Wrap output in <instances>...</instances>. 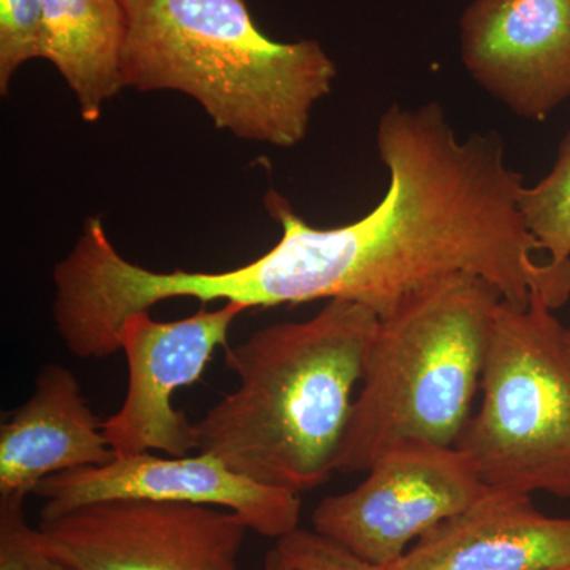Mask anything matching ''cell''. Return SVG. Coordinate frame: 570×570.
Listing matches in <instances>:
<instances>
[{"instance_id":"5b68a950","label":"cell","mask_w":570,"mask_h":570,"mask_svg":"<svg viewBox=\"0 0 570 570\" xmlns=\"http://www.w3.org/2000/svg\"><path fill=\"white\" fill-rule=\"evenodd\" d=\"M489 487L459 448L404 444L379 456L354 490L325 498L314 531L392 568L411 543L474 504Z\"/></svg>"},{"instance_id":"5bb4252c","label":"cell","mask_w":570,"mask_h":570,"mask_svg":"<svg viewBox=\"0 0 570 570\" xmlns=\"http://www.w3.org/2000/svg\"><path fill=\"white\" fill-rule=\"evenodd\" d=\"M43 58L41 0H0V91L22 63Z\"/></svg>"},{"instance_id":"52a82bcc","label":"cell","mask_w":570,"mask_h":570,"mask_svg":"<svg viewBox=\"0 0 570 570\" xmlns=\"http://www.w3.org/2000/svg\"><path fill=\"white\" fill-rule=\"evenodd\" d=\"M245 311L238 303H225L216 311L202 307L183 321L156 322L142 311L122 322L119 347L129 366V385L121 409L102 423L116 456L151 450L184 456L197 450L195 423L175 409V393L198 382Z\"/></svg>"},{"instance_id":"9a60e30c","label":"cell","mask_w":570,"mask_h":570,"mask_svg":"<svg viewBox=\"0 0 570 570\" xmlns=\"http://www.w3.org/2000/svg\"><path fill=\"white\" fill-rule=\"evenodd\" d=\"M24 498H0V570H75L26 521Z\"/></svg>"},{"instance_id":"d6986e66","label":"cell","mask_w":570,"mask_h":570,"mask_svg":"<svg viewBox=\"0 0 570 570\" xmlns=\"http://www.w3.org/2000/svg\"><path fill=\"white\" fill-rule=\"evenodd\" d=\"M551 570H570V564H568V566H562V568L551 569Z\"/></svg>"},{"instance_id":"2e32d148","label":"cell","mask_w":570,"mask_h":570,"mask_svg":"<svg viewBox=\"0 0 570 570\" xmlns=\"http://www.w3.org/2000/svg\"><path fill=\"white\" fill-rule=\"evenodd\" d=\"M276 550L292 570H390L362 560L317 531L302 528L277 539Z\"/></svg>"},{"instance_id":"4fadbf2b","label":"cell","mask_w":570,"mask_h":570,"mask_svg":"<svg viewBox=\"0 0 570 570\" xmlns=\"http://www.w3.org/2000/svg\"><path fill=\"white\" fill-rule=\"evenodd\" d=\"M519 206L528 232L554 265L570 264V130L553 168L535 186L523 187Z\"/></svg>"},{"instance_id":"9c48e42d","label":"cell","mask_w":570,"mask_h":570,"mask_svg":"<svg viewBox=\"0 0 570 570\" xmlns=\"http://www.w3.org/2000/svg\"><path fill=\"white\" fill-rule=\"evenodd\" d=\"M461 59L513 115L542 121L570 97V0H472Z\"/></svg>"},{"instance_id":"30bf717a","label":"cell","mask_w":570,"mask_h":570,"mask_svg":"<svg viewBox=\"0 0 570 570\" xmlns=\"http://www.w3.org/2000/svg\"><path fill=\"white\" fill-rule=\"evenodd\" d=\"M568 564L570 519L543 515L531 494L489 489L389 569L551 570Z\"/></svg>"},{"instance_id":"8fae6325","label":"cell","mask_w":570,"mask_h":570,"mask_svg":"<svg viewBox=\"0 0 570 570\" xmlns=\"http://www.w3.org/2000/svg\"><path fill=\"white\" fill-rule=\"evenodd\" d=\"M69 367H41L32 395L0 426V498H24L45 479L116 459Z\"/></svg>"},{"instance_id":"ac0fdd59","label":"cell","mask_w":570,"mask_h":570,"mask_svg":"<svg viewBox=\"0 0 570 570\" xmlns=\"http://www.w3.org/2000/svg\"><path fill=\"white\" fill-rule=\"evenodd\" d=\"M566 341H568V348L570 354V330H566Z\"/></svg>"},{"instance_id":"ba28073f","label":"cell","mask_w":570,"mask_h":570,"mask_svg":"<svg viewBox=\"0 0 570 570\" xmlns=\"http://www.w3.org/2000/svg\"><path fill=\"white\" fill-rule=\"evenodd\" d=\"M33 494L45 498L41 519L112 499L189 502L234 512L247 530L281 539L299 528L302 494L262 485L209 453L198 455L116 456L104 466L51 475Z\"/></svg>"},{"instance_id":"7a4b0ae2","label":"cell","mask_w":570,"mask_h":570,"mask_svg":"<svg viewBox=\"0 0 570 570\" xmlns=\"http://www.w3.org/2000/svg\"><path fill=\"white\" fill-rule=\"evenodd\" d=\"M121 71L137 91H179L217 129L292 148L332 91L336 66L317 40L283 43L255 26L245 0H122Z\"/></svg>"},{"instance_id":"3957f363","label":"cell","mask_w":570,"mask_h":570,"mask_svg":"<svg viewBox=\"0 0 570 570\" xmlns=\"http://www.w3.org/2000/svg\"><path fill=\"white\" fill-rule=\"evenodd\" d=\"M501 302L489 281L456 275L379 318L336 472H366L397 445L456 448Z\"/></svg>"},{"instance_id":"e0dca14e","label":"cell","mask_w":570,"mask_h":570,"mask_svg":"<svg viewBox=\"0 0 570 570\" xmlns=\"http://www.w3.org/2000/svg\"><path fill=\"white\" fill-rule=\"evenodd\" d=\"M262 570H292L291 566L287 564L281 557L279 551L272 550L268 554H266V560L264 562V569Z\"/></svg>"},{"instance_id":"7c38bea8","label":"cell","mask_w":570,"mask_h":570,"mask_svg":"<svg viewBox=\"0 0 570 570\" xmlns=\"http://www.w3.org/2000/svg\"><path fill=\"white\" fill-rule=\"evenodd\" d=\"M43 59L77 96L82 119L96 122L122 88L127 33L122 0H41Z\"/></svg>"},{"instance_id":"8992f818","label":"cell","mask_w":570,"mask_h":570,"mask_svg":"<svg viewBox=\"0 0 570 570\" xmlns=\"http://www.w3.org/2000/svg\"><path fill=\"white\" fill-rule=\"evenodd\" d=\"M39 531L75 570H239L247 527L212 505L112 499L41 519Z\"/></svg>"},{"instance_id":"6da1fadb","label":"cell","mask_w":570,"mask_h":570,"mask_svg":"<svg viewBox=\"0 0 570 570\" xmlns=\"http://www.w3.org/2000/svg\"><path fill=\"white\" fill-rule=\"evenodd\" d=\"M379 317L348 299H328L309 321L265 326L225 347L239 377L197 430L198 452L262 483L305 493L336 472Z\"/></svg>"},{"instance_id":"277c9868","label":"cell","mask_w":570,"mask_h":570,"mask_svg":"<svg viewBox=\"0 0 570 570\" xmlns=\"http://www.w3.org/2000/svg\"><path fill=\"white\" fill-rule=\"evenodd\" d=\"M540 296L502 299L491 326L482 401L456 448L489 489L570 498V354Z\"/></svg>"}]
</instances>
